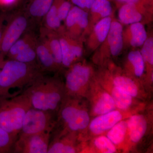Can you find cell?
Instances as JSON below:
<instances>
[{
	"instance_id": "1",
	"label": "cell",
	"mask_w": 153,
	"mask_h": 153,
	"mask_svg": "<svg viewBox=\"0 0 153 153\" xmlns=\"http://www.w3.org/2000/svg\"><path fill=\"white\" fill-rule=\"evenodd\" d=\"M31 106L53 112L60 108L66 96L65 85L55 77H38L24 91Z\"/></svg>"
},
{
	"instance_id": "2",
	"label": "cell",
	"mask_w": 153,
	"mask_h": 153,
	"mask_svg": "<svg viewBox=\"0 0 153 153\" xmlns=\"http://www.w3.org/2000/svg\"><path fill=\"white\" fill-rule=\"evenodd\" d=\"M43 74L38 65L13 59L5 60L0 71V99L12 97L10 91H21Z\"/></svg>"
},
{
	"instance_id": "3",
	"label": "cell",
	"mask_w": 153,
	"mask_h": 153,
	"mask_svg": "<svg viewBox=\"0 0 153 153\" xmlns=\"http://www.w3.org/2000/svg\"><path fill=\"white\" fill-rule=\"evenodd\" d=\"M31 107L30 100L24 92L0 99V127L18 137L25 114Z\"/></svg>"
},
{
	"instance_id": "4",
	"label": "cell",
	"mask_w": 153,
	"mask_h": 153,
	"mask_svg": "<svg viewBox=\"0 0 153 153\" xmlns=\"http://www.w3.org/2000/svg\"><path fill=\"white\" fill-rule=\"evenodd\" d=\"M59 109L61 120L71 132L81 131L89 125V114L80 106L76 97L66 95Z\"/></svg>"
},
{
	"instance_id": "5",
	"label": "cell",
	"mask_w": 153,
	"mask_h": 153,
	"mask_svg": "<svg viewBox=\"0 0 153 153\" xmlns=\"http://www.w3.org/2000/svg\"><path fill=\"white\" fill-rule=\"evenodd\" d=\"M29 18L25 12L13 14L5 26L0 42V55L5 57L10 48L26 33L29 26Z\"/></svg>"
},
{
	"instance_id": "6",
	"label": "cell",
	"mask_w": 153,
	"mask_h": 153,
	"mask_svg": "<svg viewBox=\"0 0 153 153\" xmlns=\"http://www.w3.org/2000/svg\"><path fill=\"white\" fill-rule=\"evenodd\" d=\"M52 113L31 107L25 114L19 134L31 135L52 131L54 127Z\"/></svg>"
},
{
	"instance_id": "7",
	"label": "cell",
	"mask_w": 153,
	"mask_h": 153,
	"mask_svg": "<svg viewBox=\"0 0 153 153\" xmlns=\"http://www.w3.org/2000/svg\"><path fill=\"white\" fill-rule=\"evenodd\" d=\"M66 77L65 84L66 95L76 97L81 95L91 75L88 66L80 63L70 66Z\"/></svg>"
},
{
	"instance_id": "8",
	"label": "cell",
	"mask_w": 153,
	"mask_h": 153,
	"mask_svg": "<svg viewBox=\"0 0 153 153\" xmlns=\"http://www.w3.org/2000/svg\"><path fill=\"white\" fill-rule=\"evenodd\" d=\"M51 132L31 135L19 134L14 152L20 153H47Z\"/></svg>"
},
{
	"instance_id": "9",
	"label": "cell",
	"mask_w": 153,
	"mask_h": 153,
	"mask_svg": "<svg viewBox=\"0 0 153 153\" xmlns=\"http://www.w3.org/2000/svg\"><path fill=\"white\" fill-rule=\"evenodd\" d=\"M122 119L121 113L114 110L97 116L90 122L88 126L91 132L95 134H100L108 131Z\"/></svg>"
},
{
	"instance_id": "10",
	"label": "cell",
	"mask_w": 153,
	"mask_h": 153,
	"mask_svg": "<svg viewBox=\"0 0 153 153\" xmlns=\"http://www.w3.org/2000/svg\"><path fill=\"white\" fill-rule=\"evenodd\" d=\"M57 33L62 50V66L69 67L77 59L79 50L78 45L70 36L63 33L62 30Z\"/></svg>"
},
{
	"instance_id": "11",
	"label": "cell",
	"mask_w": 153,
	"mask_h": 153,
	"mask_svg": "<svg viewBox=\"0 0 153 153\" xmlns=\"http://www.w3.org/2000/svg\"><path fill=\"white\" fill-rule=\"evenodd\" d=\"M36 52L37 63L43 72H53L58 69L47 43L41 38L37 41Z\"/></svg>"
},
{
	"instance_id": "12",
	"label": "cell",
	"mask_w": 153,
	"mask_h": 153,
	"mask_svg": "<svg viewBox=\"0 0 153 153\" xmlns=\"http://www.w3.org/2000/svg\"><path fill=\"white\" fill-rule=\"evenodd\" d=\"M40 37L47 43L49 50L54 58L56 65L59 68L62 66V50L60 38L57 32L41 28Z\"/></svg>"
},
{
	"instance_id": "13",
	"label": "cell",
	"mask_w": 153,
	"mask_h": 153,
	"mask_svg": "<svg viewBox=\"0 0 153 153\" xmlns=\"http://www.w3.org/2000/svg\"><path fill=\"white\" fill-rule=\"evenodd\" d=\"M128 131L132 142L137 143L141 140L146 132L148 124L143 115L136 114L127 121Z\"/></svg>"
},
{
	"instance_id": "14",
	"label": "cell",
	"mask_w": 153,
	"mask_h": 153,
	"mask_svg": "<svg viewBox=\"0 0 153 153\" xmlns=\"http://www.w3.org/2000/svg\"><path fill=\"white\" fill-rule=\"evenodd\" d=\"M106 39L111 55L118 56L121 52L123 45V28L120 23L114 21L111 22Z\"/></svg>"
},
{
	"instance_id": "15",
	"label": "cell",
	"mask_w": 153,
	"mask_h": 153,
	"mask_svg": "<svg viewBox=\"0 0 153 153\" xmlns=\"http://www.w3.org/2000/svg\"><path fill=\"white\" fill-rule=\"evenodd\" d=\"M54 0H29L25 13L28 18L37 22L42 21Z\"/></svg>"
},
{
	"instance_id": "16",
	"label": "cell",
	"mask_w": 153,
	"mask_h": 153,
	"mask_svg": "<svg viewBox=\"0 0 153 153\" xmlns=\"http://www.w3.org/2000/svg\"><path fill=\"white\" fill-rule=\"evenodd\" d=\"M118 17L120 22L125 25H131L140 22L143 15L134 4H126L120 9Z\"/></svg>"
},
{
	"instance_id": "17",
	"label": "cell",
	"mask_w": 153,
	"mask_h": 153,
	"mask_svg": "<svg viewBox=\"0 0 153 153\" xmlns=\"http://www.w3.org/2000/svg\"><path fill=\"white\" fill-rule=\"evenodd\" d=\"M115 105L110 94L102 91L94 102L93 111L97 115L105 114L115 110Z\"/></svg>"
},
{
	"instance_id": "18",
	"label": "cell",
	"mask_w": 153,
	"mask_h": 153,
	"mask_svg": "<svg viewBox=\"0 0 153 153\" xmlns=\"http://www.w3.org/2000/svg\"><path fill=\"white\" fill-rule=\"evenodd\" d=\"M38 39L32 32L25 33L11 47L7 56L9 59H12L24 49L33 45H36Z\"/></svg>"
},
{
	"instance_id": "19",
	"label": "cell",
	"mask_w": 153,
	"mask_h": 153,
	"mask_svg": "<svg viewBox=\"0 0 153 153\" xmlns=\"http://www.w3.org/2000/svg\"><path fill=\"white\" fill-rule=\"evenodd\" d=\"M60 1L54 0L53 4L44 17V27L48 30L58 33L61 30V22L58 16V7Z\"/></svg>"
},
{
	"instance_id": "20",
	"label": "cell",
	"mask_w": 153,
	"mask_h": 153,
	"mask_svg": "<svg viewBox=\"0 0 153 153\" xmlns=\"http://www.w3.org/2000/svg\"><path fill=\"white\" fill-rule=\"evenodd\" d=\"M129 43L131 46L137 47L142 46L147 38L144 26L140 22L130 25L128 28Z\"/></svg>"
},
{
	"instance_id": "21",
	"label": "cell",
	"mask_w": 153,
	"mask_h": 153,
	"mask_svg": "<svg viewBox=\"0 0 153 153\" xmlns=\"http://www.w3.org/2000/svg\"><path fill=\"white\" fill-rule=\"evenodd\" d=\"M116 107L121 110L128 109L132 104L133 97L120 88L114 86L110 94Z\"/></svg>"
},
{
	"instance_id": "22",
	"label": "cell",
	"mask_w": 153,
	"mask_h": 153,
	"mask_svg": "<svg viewBox=\"0 0 153 153\" xmlns=\"http://www.w3.org/2000/svg\"><path fill=\"white\" fill-rule=\"evenodd\" d=\"M127 131V121L121 120L108 131L106 137L114 145H120L124 140Z\"/></svg>"
},
{
	"instance_id": "23",
	"label": "cell",
	"mask_w": 153,
	"mask_h": 153,
	"mask_svg": "<svg viewBox=\"0 0 153 153\" xmlns=\"http://www.w3.org/2000/svg\"><path fill=\"white\" fill-rule=\"evenodd\" d=\"M77 152L73 141L65 137L56 139L49 143L48 153H74Z\"/></svg>"
},
{
	"instance_id": "24",
	"label": "cell",
	"mask_w": 153,
	"mask_h": 153,
	"mask_svg": "<svg viewBox=\"0 0 153 153\" xmlns=\"http://www.w3.org/2000/svg\"><path fill=\"white\" fill-rule=\"evenodd\" d=\"M114 86L126 91L133 97L137 96L138 88L134 80L127 76H117L113 79Z\"/></svg>"
},
{
	"instance_id": "25",
	"label": "cell",
	"mask_w": 153,
	"mask_h": 153,
	"mask_svg": "<svg viewBox=\"0 0 153 153\" xmlns=\"http://www.w3.org/2000/svg\"><path fill=\"white\" fill-rule=\"evenodd\" d=\"M111 22L110 17H105L102 18L95 25L94 29V38H96L98 43H102L106 39Z\"/></svg>"
},
{
	"instance_id": "26",
	"label": "cell",
	"mask_w": 153,
	"mask_h": 153,
	"mask_svg": "<svg viewBox=\"0 0 153 153\" xmlns=\"http://www.w3.org/2000/svg\"><path fill=\"white\" fill-rule=\"evenodd\" d=\"M129 62L133 68L134 73L138 77L142 76L145 71V61L140 51H131L128 56Z\"/></svg>"
},
{
	"instance_id": "27",
	"label": "cell",
	"mask_w": 153,
	"mask_h": 153,
	"mask_svg": "<svg viewBox=\"0 0 153 153\" xmlns=\"http://www.w3.org/2000/svg\"><path fill=\"white\" fill-rule=\"evenodd\" d=\"M36 45V44L24 49L12 59L22 63L38 66L37 62Z\"/></svg>"
},
{
	"instance_id": "28",
	"label": "cell",
	"mask_w": 153,
	"mask_h": 153,
	"mask_svg": "<svg viewBox=\"0 0 153 153\" xmlns=\"http://www.w3.org/2000/svg\"><path fill=\"white\" fill-rule=\"evenodd\" d=\"M17 138L0 127V153L11 152Z\"/></svg>"
},
{
	"instance_id": "29",
	"label": "cell",
	"mask_w": 153,
	"mask_h": 153,
	"mask_svg": "<svg viewBox=\"0 0 153 153\" xmlns=\"http://www.w3.org/2000/svg\"><path fill=\"white\" fill-rule=\"evenodd\" d=\"M91 9L93 13L98 14L102 18L109 17L112 13V7L108 0H95Z\"/></svg>"
},
{
	"instance_id": "30",
	"label": "cell",
	"mask_w": 153,
	"mask_h": 153,
	"mask_svg": "<svg viewBox=\"0 0 153 153\" xmlns=\"http://www.w3.org/2000/svg\"><path fill=\"white\" fill-rule=\"evenodd\" d=\"M94 146L101 153H113L116 152V148L111 141L105 136H100L94 141Z\"/></svg>"
},
{
	"instance_id": "31",
	"label": "cell",
	"mask_w": 153,
	"mask_h": 153,
	"mask_svg": "<svg viewBox=\"0 0 153 153\" xmlns=\"http://www.w3.org/2000/svg\"><path fill=\"white\" fill-rule=\"evenodd\" d=\"M141 54L145 62L151 66L153 64V39L152 37L147 38L143 44Z\"/></svg>"
},
{
	"instance_id": "32",
	"label": "cell",
	"mask_w": 153,
	"mask_h": 153,
	"mask_svg": "<svg viewBox=\"0 0 153 153\" xmlns=\"http://www.w3.org/2000/svg\"><path fill=\"white\" fill-rule=\"evenodd\" d=\"M82 9L78 7L71 8L65 21L67 27L70 30H75Z\"/></svg>"
},
{
	"instance_id": "33",
	"label": "cell",
	"mask_w": 153,
	"mask_h": 153,
	"mask_svg": "<svg viewBox=\"0 0 153 153\" xmlns=\"http://www.w3.org/2000/svg\"><path fill=\"white\" fill-rule=\"evenodd\" d=\"M71 9V4L67 1L59 3L58 7V16L61 22L65 21Z\"/></svg>"
},
{
	"instance_id": "34",
	"label": "cell",
	"mask_w": 153,
	"mask_h": 153,
	"mask_svg": "<svg viewBox=\"0 0 153 153\" xmlns=\"http://www.w3.org/2000/svg\"><path fill=\"white\" fill-rule=\"evenodd\" d=\"M88 15L87 13L82 10L77 22L76 27L85 29L88 25Z\"/></svg>"
},
{
	"instance_id": "35",
	"label": "cell",
	"mask_w": 153,
	"mask_h": 153,
	"mask_svg": "<svg viewBox=\"0 0 153 153\" xmlns=\"http://www.w3.org/2000/svg\"><path fill=\"white\" fill-rule=\"evenodd\" d=\"M6 16L5 14L4 13L0 14V42L2 36L3 31L4 28L5 20Z\"/></svg>"
},
{
	"instance_id": "36",
	"label": "cell",
	"mask_w": 153,
	"mask_h": 153,
	"mask_svg": "<svg viewBox=\"0 0 153 153\" xmlns=\"http://www.w3.org/2000/svg\"><path fill=\"white\" fill-rule=\"evenodd\" d=\"M18 1L19 0H0V5L4 6H12Z\"/></svg>"
},
{
	"instance_id": "37",
	"label": "cell",
	"mask_w": 153,
	"mask_h": 153,
	"mask_svg": "<svg viewBox=\"0 0 153 153\" xmlns=\"http://www.w3.org/2000/svg\"><path fill=\"white\" fill-rule=\"evenodd\" d=\"M71 1L78 7L81 8H85V0H71Z\"/></svg>"
},
{
	"instance_id": "38",
	"label": "cell",
	"mask_w": 153,
	"mask_h": 153,
	"mask_svg": "<svg viewBox=\"0 0 153 153\" xmlns=\"http://www.w3.org/2000/svg\"><path fill=\"white\" fill-rule=\"evenodd\" d=\"M95 0H85V7L88 9L91 8Z\"/></svg>"
},
{
	"instance_id": "39",
	"label": "cell",
	"mask_w": 153,
	"mask_h": 153,
	"mask_svg": "<svg viewBox=\"0 0 153 153\" xmlns=\"http://www.w3.org/2000/svg\"><path fill=\"white\" fill-rule=\"evenodd\" d=\"M121 2L126 3V4H136L139 0H116Z\"/></svg>"
},
{
	"instance_id": "40",
	"label": "cell",
	"mask_w": 153,
	"mask_h": 153,
	"mask_svg": "<svg viewBox=\"0 0 153 153\" xmlns=\"http://www.w3.org/2000/svg\"><path fill=\"white\" fill-rule=\"evenodd\" d=\"M4 60V57L0 55V71H1V68L2 67L3 64Z\"/></svg>"
}]
</instances>
